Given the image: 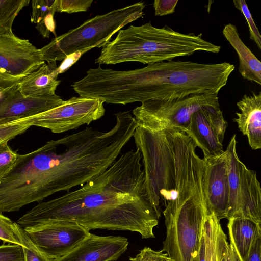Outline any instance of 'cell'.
I'll use <instances>...</instances> for the list:
<instances>
[{"instance_id":"1","label":"cell","mask_w":261,"mask_h":261,"mask_svg":"<svg viewBox=\"0 0 261 261\" xmlns=\"http://www.w3.org/2000/svg\"><path fill=\"white\" fill-rule=\"evenodd\" d=\"M138 149L121 154L104 172L75 190L39 202L22 216V228L48 222L76 223L89 230H126L154 238L160 217L150 203Z\"/></svg>"},{"instance_id":"2","label":"cell","mask_w":261,"mask_h":261,"mask_svg":"<svg viewBox=\"0 0 261 261\" xmlns=\"http://www.w3.org/2000/svg\"><path fill=\"white\" fill-rule=\"evenodd\" d=\"M176 198L163 214L166 236L162 251L171 261H196L203 226L211 211L206 195L205 166L194 147L173 151Z\"/></svg>"},{"instance_id":"3","label":"cell","mask_w":261,"mask_h":261,"mask_svg":"<svg viewBox=\"0 0 261 261\" xmlns=\"http://www.w3.org/2000/svg\"><path fill=\"white\" fill-rule=\"evenodd\" d=\"M202 35L180 33L167 25L156 28L150 21L141 26L130 25L119 30L116 37L102 47L95 63L138 62L149 64L190 56L198 51L218 53L221 46L203 39Z\"/></svg>"},{"instance_id":"4","label":"cell","mask_w":261,"mask_h":261,"mask_svg":"<svg viewBox=\"0 0 261 261\" xmlns=\"http://www.w3.org/2000/svg\"><path fill=\"white\" fill-rule=\"evenodd\" d=\"M145 7L141 1L88 19L40 48L43 60L48 63H56L76 51L102 47L116 32L141 17Z\"/></svg>"},{"instance_id":"5","label":"cell","mask_w":261,"mask_h":261,"mask_svg":"<svg viewBox=\"0 0 261 261\" xmlns=\"http://www.w3.org/2000/svg\"><path fill=\"white\" fill-rule=\"evenodd\" d=\"M133 137L141 154L147 197L160 218V204L166 207L171 201L172 191L176 189L170 129L151 130L137 126Z\"/></svg>"},{"instance_id":"6","label":"cell","mask_w":261,"mask_h":261,"mask_svg":"<svg viewBox=\"0 0 261 261\" xmlns=\"http://www.w3.org/2000/svg\"><path fill=\"white\" fill-rule=\"evenodd\" d=\"M219 105L217 94H195L180 98L148 100L135 108L133 114L137 126L151 130L175 128L186 132L194 113Z\"/></svg>"},{"instance_id":"7","label":"cell","mask_w":261,"mask_h":261,"mask_svg":"<svg viewBox=\"0 0 261 261\" xmlns=\"http://www.w3.org/2000/svg\"><path fill=\"white\" fill-rule=\"evenodd\" d=\"M236 134L225 150L229 186L227 219L242 217L261 224V188L255 171L238 158Z\"/></svg>"},{"instance_id":"8","label":"cell","mask_w":261,"mask_h":261,"mask_svg":"<svg viewBox=\"0 0 261 261\" xmlns=\"http://www.w3.org/2000/svg\"><path fill=\"white\" fill-rule=\"evenodd\" d=\"M44 63L40 49L28 39L0 35V91L16 86Z\"/></svg>"},{"instance_id":"9","label":"cell","mask_w":261,"mask_h":261,"mask_svg":"<svg viewBox=\"0 0 261 261\" xmlns=\"http://www.w3.org/2000/svg\"><path fill=\"white\" fill-rule=\"evenodd\" d=\"M105 113L102 101L72 97L54 108L34 115V126L48 129L53 133H62L89 125Z\"/></svg>"},{"instance_id":"10","label":"cell","mask_w":261,"mask_h":261,"mask_svg":"<svg viewBox=\"0 0 261 261\" xmlns=\"http://www.w3.org/2000/svg\"><path fill=\"white\" fill-rule=\"evenodd\" d=\"M23 230L37 247L53 260L66 255L90 233L76 223L66 222H48Z\"/></svg>"},{"instance_id":"11","label":"cell","mask_w":261,"mask_h":261,"mask_svg":"<svg viewBox=\"0 0 261 261\" xmlns=\"http://www.w3.org/2000/svg\"><path fill=\"white\" fill-rule=\"evenodd\" d=\"M206 198L210 209L218 221L227 219L229 186L225 150L204 155Z\"/></svg>"},{"instance_id":"12","label":"cell","mask_w":261,"mask_h":261,"mask_svg":"<svg viewBox=\"0 0 261 261\" xmlns=\"http://www.w3.org/2000/svg\"><path fill=\"white\" fill-rule=\"evenodd\" d=\"M64 100L57 94L24 97L16 86L0 91V122H8L35 115L54 108Z\"/></svg>"},{"instance_id":"13","label":"cell","mask_w":261,"mask_h":261,"mask_svg":"<svg viewBox=\"0 0 261 261\" xmlns=\"http://www.w3.org/2000/svg\"><path fill=\"white\" fill-rule=\"evenodd\" d=\"M123 237L99 236L92 233L62 257L53 261H116L127 250Z\"/></svg>"},{"instance_id":"14","label":"cell","mask_w":261,"mask_h":261,"mask_svg":"<svg viewBox=\"0 0 261 261\" xmlns=\"http://www.w3.org/2000/svg\"><path fill=\"white\" fill-rule=\"evenodd\" d=\"M240 112L236 113L239 130L248 138L249 145L253 150L261 148V92H252L245 94L237 103Z\"/></svg>"},{"instance_id":"15","label":"cell","mask_w":261,"mask_h":261,"mask_svg":"<svg viewBox=\"0 0 261 261\" xmlns=\"http://www.w3.org/2000/svg\"><path fill=\"white\" fill-rule=\"evenodd\" d=\"M219 106L208 107L194 113L185 132L196 146L202 150L204 155L216 154L223 150L222 144L218 138L208 116L212 108Z\"/></svg>"},{"instance_id":"16","label":"cell","mask_w":261,"mask_h":261,"mask_svg":"<svg viewBox=\"0 0 261 261\" xmlns=\"http://www.w3.org/2000/svg\"><path fill=\"white\" fill-rule=\"evenodd\" d=\"M56 63H44L28 75L16 85L17 89L24 97H41L56 94L61 81L57 80Z\"/></svg>"},{"instance_id":"17","label":"cell","mask_w":261,"mask_h":261,"mask_svg":"<svg viewBox=\"0 0 261 261\" xmlns=\"http://www.w3.org/2000/svg\"><path fill=\"white\" fill-rule=\"evenodd\" d=\"M228 219L230 243L234 247L241 261H245L256 240L261 237V224L242 217Z\"/></svg>"},{"instance_id":"18","label":"cell","mask_w":261,"mask_h":261,"mask_svg":"<svg viewBox=\"0 0 261 261\" xmlns=\"http://www.w3.org/2000/svg\"><path fill=\"white\" fill-rule=\"evenodd\" d=\"M222 32L238 55L240 74L244 79L261 85V62L244 43L236 26L227 24Z\"/></svg>"},{"instance_id":"19","label":"cell","mask_w":261,"mask_h":261,"mask_svg":"<svg viewBox=\"0 0 261 261\" xmlns=\"http://www.w3.org/2000/svg\"><path fill=\"white\" fill-rule=\"evenodd\" d=\"M203 228L207 240L206 261H225L228 243L227 236L213 212L206 217Z\"/></svg>"},{"instance_id":"20","label":"cell","mask_w":261,"mask_h":261,"mask_svg":"<svg viewBox=\"0 0 261 261\" xmlns=\"http://www.w3.org/2000/svg\"><path fill=\"white\" fill-rule=\"evenodd\" d=\"M30 0H0V35L12 34L15 18Z\"/></svg>"},{"instance_id":"21","label":"cell","mask_w":261,"mask_h":261,"mask_svg":"<svg viewBox=\"0 0 261 261\" xmlns=\"http://www.w3.org/2000/svg\"><path fill=\"white\" fill-rule=\"evenodd\" d=\"M34 126L32 116L8 122H0V143L9 141Z\"/></svg>"},{"instance_id":"22","label":"cell","mask_w":261,"mask_h":261,"mask_svg":"<svg viewBox=\"0 0 261 261\" xmlns=\"http://www.w3.org/2000/svg\"><path fill=\"white\" fill-rule=\"evenodd\" d=\"M18 234L23 244L24 261H53L40 251L24 232L23 228L15 223Z\"/></svg>"},{"instance_id":"23","label":"cell","mask_w":261,"mask_h":261,"mask_svg":"<svg viewBox=\"0 0 261 261\" xmlns=\"http://www.w3.org/2000/svg\"><path fill=\"white\" fill-rule=\"evenodd\" d=\"M58 0H34L32 1L31 21L37 24L49 13L55 15Z\"/></svg>"},{"instance_id":"24","label":"cell","mask_w":261,"mask_h":261,"mask_svg":"<svg viewBox=\"0 0 261 261\" xmlns=\"http://www.w3.org/2000/svg\"><path fill=\"white\" fill-rule=\"evenodd\" d=\"M8 141L0 143V180L10 172L18 159V154L11 148Z\"/></svg>"},{"instance_id":"25","label":"cell","mask_w":261,"mask_h":261,"mask_svg":"<svg viewBox=\"0 0 261 261\" xmlns=\"http://www.w3.org/2000/svg\"><path fill=\"white\" fill-rule=\"evenodd\" d=\"M0 240L4 243H9L23 246L15 222L0 212Z\"/></svg>"},{"instance_id":"26","label":"cell","mask_w":261,"mask_h":261,"mask_svg":"<svg viewBox=\"0 0 261 261\" xmlns=\"http://www.w3.org/2000/svg\"><path fill=\"white\" fill-rule=\"evenodd\" d=\"M235 7L243 14L249 27L250 38L256 44L258 49H261V35L253 20L249 8L244 0H233Z\"/></svg>"},{"instance_id":"27","label":"cell","mask_w":261,"mask_h":261,"mask_svg":"<svg viewBox=\"0 0 261 261\" xmlns=\"http://www.w3.org/2000/svg\"><path fill=\"white\" fill-rule=\"evenodd\" d=\"M93 0H58L56 12L73 13L86 12Z\"/></svg>"},{"instance_id":"28","label":"cell","mask_w":261,"mask_h":261,"mask_svg":"<svg viewBox=\"0 0 261 261\" xmlns=\"http://www.w3.org/2000/svg\"><path fill=\"white\" fill-rule=\"evenodd\" d=\"M208 116L211 123L222 143L228 123L224 118L220 106L212 108L209 111Z\"/></svg>"},{"instance_id":"29","label":"cell","mask_w":261,"mask_h":261,"mask_svg":"<svg viewBox=\"0 0 261 261\" xmlns=\"http://www.w3.org/2000/svg\"><path fill=\"white\" fill-rule=\"evenodd\" d=\"M0 261H24L23 247L13 244H3L0 246Z\"/></svg>"},{"instance_id":"30","label":"cell","mask_w":261,"mask_h":261,"mask_svg":"<svg viewBox=\"0 0 261 261\" xmlns=\"http://www.w3.org/2000/svg\"><path fill=\"white\" fill-rule=\"evenodd\" d=\"M129 261H171L167 253L156 251L149 247H144L134 257H130Z\"/></svg>"},{"instance_id":"31","label":"cell","mask_w":261,"mask_h":261,"mask_svg":"<svg viewBox=\"0 0 261 261\" xmlns=\"http://www.w3.org/2000/svg\"><path fill=\"white\" fill-rule=\"evenodd\" d=\"M178 0H155L153 2L154 15L162 16L173 13Z\"/></svg>"},{"instance_id":"32","label":"cell","mask_w":261,"mask_h":261,"mask_svg":"<svg viewBox=\"0 0 261 261\" xmlns=\"http://www.w3.org/2000/svg\"><path fill=\"white\" fill-rule=\"evenodd\" d=\"M54 16L53 14L49 13L41 22L36 24V29L44 38H49L50 33H53L56 37Z\"/></svg>"},{"instance_id":"33","label":"cell","mask_w":261,"mask_h":261,"mask_svg":"<svg viewBox=\"0 0 261 261\" xmlns=\"http://www.w3.org/2000/svg\"><path fill=\"white\" fill-rule=\"evenodd\" d=\"M87 51V50L76 51L66 56L60 66L57 68L58 74L63 73L68 70Z\"/></svg>"},{"instance_id":"34","label":"cell","mask_w":261,"mask_h":261,"mask_svg":"<svg viewBox=\"0 0 261 261\" xmlns=\"http://www.w3.org/2000/svg\"><path fill=\"white\" fill-rule=\"evenodd\" d=\"M245 261H261V237L256 240Z\"/></svg>"},{"instance_id":"35","label":"cell","mask_w":261,"mask_h":261,"mask_svg":"<svg viewBox=\"0 0 261 261\" xmlns=\"http://www.w3.org/2000/svg\"><path fill=\"white\" fill-rule=\"evenodd\" d=\"M207 250V240L205 231L203 229L202 236L196 261H206Z\"/></svg>"},{"instance_id":"36","label":"cell","mask_w":261,"mask_h":261,"mask_svg":"<svg viewBox=\"0 0 261 261\" xmlns=\"http://www.w3.org/2000/svg\"><path fill=\"white\" fill-rule=\"evenodd\" d=\"M225 261H241L232 244H227Z\"/></svg>"}]
</instances>
